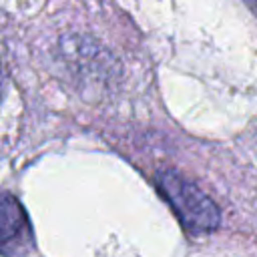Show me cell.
<instances>
[{
  "mask_svg": "<svg viewBox=\"0 0 257 257\" xmlns=\"http://www.w3.org/2000/svg\"><path fill=\"white\" fill-rule=\"evenodd\" d=\"M159 191L175 209L177 217L181 219L183 227L191 233H209L213 231L219 221L217 205L191 181H187L177 171H161L157 177Z\"/></svg>",
  "mask_w": 257,
  "mask_h": 257,
  "instance_id": "obj_1",
  "label": "cell"
},
{
  "mask_svg": "<svg viewBox=\"0 0 257 257\" xmlns=\"http://www.w3.org/2000/svg\"><path fill=\"white\" fill-rule=\"evenodd\" d=\"M30 245V225L24 209L12 195L0 193V253L22 257Z\"/></svg>",
  "mask_w": 257,
  "mask_h": 257,
  "instance_id": "obj_2",
  "label": "cell"
},
{
  "mask_svg": "<svg viewBox=\"0 0 257 257\" xmlns=\"http://www.w3.org/2000/svg\"><path fill=\"white\" fill-rule=\"evenodd\" d=\"M0 94H2V72H0Z\"/></svg>",
  "mask_w": 257,
  "mask_h": 257,
  "instance_id": "obj_3",
  "label": "cell"
}]
</instances>
